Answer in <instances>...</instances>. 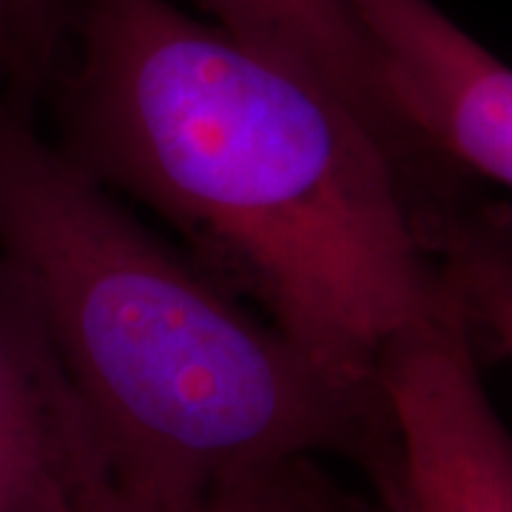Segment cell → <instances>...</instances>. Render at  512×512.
Instances as JSON below:
<instances>
[{"instance_id":"cell-9","label":"cell","mask_w":512,"mask_h":512,"mask_svg":"<svg viewBox=\"0 0 512 512\" xmlns=\"http://www.w3.org/2000/svg\"><path fill=\"white\" fill-rule=\"evenodd\" d=\"M72 0H12L15 37H18V100L29 97L55 74V60L69 35Z\"/></svg>"},{"instance_id":"cell-7","label":"cell","mask_w":512,"mask_h":512,"mask_svg":"<svg viewBox=\"0 0 512 512\" xmlns=\"http://www.w3.org/2000/svg\"><path fill=\"white\" fill-rule=\"evenodd\" d=\"M441 268L476 336L512 362V208L476 197L441 234Z\"/></svg>"},{"instance_id":"cell-8","label":"cell","mask_w":512,"mask_h":512,"mask_svg":"<svg viewBox=\"0 0 512 512\" xmlns=\"http://www.w3.org/2000/svg\"><path fill=\"white\" fill-rule=\"evenodd\" d=\"M362 504L365 498L336 484L319 458H291L234 473L177 504L134 498L114 487L89 512H359Z\"/></svg>"},{"instance_id":"cell-6","label":"cell","mask_w":512,"mask_h":512,"mask_svg":"<svg viewBox=\"0 0 512 512\" xmlns=\"http://www.w3.org/2000/svg\"><path fill=\"white\" fill-rule=\"evenodd\" d=\"M205 20L319 83L356 111L419 177L436 160L410 137L384 89L379 60L350 0H188Z\"/></svg>"},{"instance_id":"cell-2","label":"cell","mask_w":512,"mask_h":512,"mask_svg":"<svg viewBox=\"0 0 512 512\" xmlns=\"http://www.w3.org/2000/svg\"><path fill=\"white\" fill-rule=\"evenodd\" d=\"M0 254L32 285L106 441L117 490L191 501L291 458L396 473L382 384L333 373L117 194L40 140L0 86Z\"/></svg>"},{"instance_id":"cell-3","label":"cell","mask_w":512,"mask_h":512,"mask_svg":"<svg viewBox=\"0 0 512 512\" xmlns=\"http://www.w3.org/2000/svg\"><path fill=\"white\" fill-rule=\"evenodd\" d=\"M376 376L393 416L387 512H512V436L476 362V333L447 285L436 311L393 336Z\"/></svg>"},{"instance_id":"cell-5","label":"cell","mask_w":512,"mask_h":512,"mask_svg":"<svg viewBox=\"0 0 512 512\" xmlns=\"http://www.w3.org/2000/svg\"><path fill=\"white\" fill-rule=\"evenodd\" d=\"M114 487L35 291L0 254V512H89Z\"/></svg>"},{"instance_id":"cell-10","label":"cell","mask_w":512,"mask_h":512,"mask_svg":"<svg viewBox=\"0 0 512 512\" xmlns=\"http://www.w3.org/2000/svg\"><path fill=\"white\" fill-rule=\"evenodd\" d=\"M20 80L18 37H15V18H12V0H0V86L15 103Z\"/></svg>"},{"instance_id":"cell-1","label":"cell","mask_w":512,"mask_h":512,"mask_svg":"<svg viewBox=\"0 0 512 512\" xmlns=\"http://www.w3.org/2000/svg\"><path fill=\"white\" fill-rule=\"evenodd\" d=\"M60 151L177 228L333 373L447 296L427 183L356 111L174 0H72Z\"/></svg>"},{"instance_id":"cell-4","label":"cell","mask_w":512,"mask_h":512,"mask_svg":"<svg viewBox=\"0 0 512 512\" xmlns=\"http://www.w3.org/2000/svg\"><path fill=\"white\" fill-rule=\"evenodd\" d=\"M410 137L512 191V69L433 0H350Z\"/></svg>"},{"instance_id":"cell-11","label":"cell","mask_w":512,"mask_h":512,"mask_svg":"<svg viewBox=\"0 0 512 512\" xmlns=\"http://www.w3.org/2000/svg\"><path fill=\"white\" fill-rule=\"evenodd\" d=\"M359 512H387V510H384L382 504H379V507H373V504H367V501H365V504H362V510H359Z\"/></svg>"}]
</instances>
